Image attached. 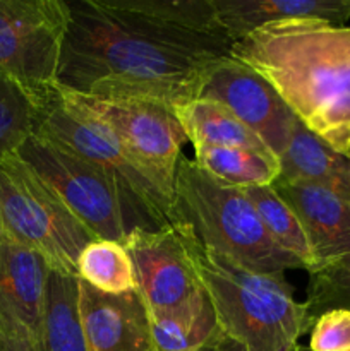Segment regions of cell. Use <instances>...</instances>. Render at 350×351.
Segmentation results:
<instances>
[{
	"label": "cell",
	"instance_id": "5bb4252c",
	"mask_svg": "<svg viewBox=\"0 0 350 351\" xmlns=\"http://www.w3.org/2000/svg\"><path fill=\"white\" fill-rule=\"evenodd\" d=\"M213 5L232 43L277 21L319 19L345 26L350 19V0H213Z\"/></svg>",
	"mask_w": 350,
	"mask_h": 351
},
{
	"label": "cell",
	"instance_id": "e0dca14e",
	"mask_svg": "<svg viewBox=\"0 0 350 351\" xmlns=\"http://www.w3.org/2000/svg\"><path fill=\"white\" fill-rule=\"evenodd\" d=\"M154 351H196L225 338L208 291H199L184 305L150 314Z\"/></svg>",
	"mask_w": 350,
	"mask_h": 351
},
{
	"label": "cell",
	"instance_id": "3957f363",
	"mask_svg": "<svg viewBox=\"0 0 350 351\" xmlns=\"http://www.w3.org/2000/svg\"><path fill=\"white\" fill-rule=\"evenodd\" d=\"M191 232V230H189ZM196 266L220 329L244 351H295L314 319L294 298L285 273L249 269L202 247L192 235Z\"/></svg>",
	"mask_w": 350,
	"mask_h": 351
},
{
	"label": "cell",
	"instance_id": "9c48e42d",
	"mask_svg": "<svg viewBox=\"0 0 350 351\" xmlns=\"http://www.w3.org/2000/svg\"><path fill=\"white\" fill-rule=\"evenodd\" d=\"M57 89L71 105L105 127L174 197L175 171L187 137L172 106L150 99L78 95L58 86Z\"/></svg>",
	"mask_w": 350,
	"mask_h": 351
},
{
	"label": "cell",
	"instance_id": "8fae6325",
	"mask_svg": "<svg viewBox=\"0 0 350 351\" xmlns=\"http://www.w3.org/2000/svg\"><path fill=\"white\" fill-rule=\"evenodd\" d=\"M198 98L229 108L277 158L283 153L297 120L273 86L232 55L213 67Z\"/></svg>",
	"mask_w": 350,
	"mask_h": 351
},
{
	"label": "cell",
	"instance_id": "cb8c5ba5",
	"mask_svg": "<svg viewBox=\"0 0 350 351\" xmlns=\"http://www.w3.org/2000/svg\"><path fill=\"white\" fill-rule=\"evenodd\" d=\"M307 311L311 317L335 308L350 311V254L309 271Z\"/></svg>",
	"mask_w": 350,
	"mask_h": 351
},
{
	"label": "cell",
	"instance_id": "7a4b0ae2",
	"mask_svg": "<svg viewBox=\"0 0 350 351\" xmlns=\"http://www.w3.org/2000/svg\"><path fill=\"white\" fill-rule=\"evenodd\" d=\"M230 53L266 79L309 130L350 156V26L277 21L237 40Z\"/></svg>",
	"mask_w": 350,
	"mask_h": 351
},
{
	"label": "cell",
	"instance_id": "9a60e30c",
	"mask_svg": "<svg viewBox=\"0 0 350 351\" xmlns=\"http://www.w3.org/2000/svg\"><path fill=\"white\" fill-rule=\"evenodd\" d=\"M50 266L30 247L0 230V304L36 336Z\"/></svg>",
	"mask_w": 350,
	"mask_h": 351
},
{
	"label": "cell",
	"instance_id": "603a6c76",
	"mask_svg": "<svg viewBox=\"0 0 350 351\" xmlns=\"http://www.w3.org/2000/svg\"><path fill=\"white\" fill-rule=\"evenodd\" d=\"M40 99L0 77V158L16 153L36 130Z\"/></svg>",
	"mask_w": 350,
	"mask_h": 351
},
{
	"label": "cell",
	"instance_id": "2e32d148",
	"mask_svg": "<svg viewBox=\"0 0 350 351\" xmlns=\"http://www.w3.org/2000/svg\"><path fill=\"white\" fill-rule=\"evenodd\" d=\"M281 180L323 185L350 201V156L338 153L301 120H295L290 139L278 158Z\"/></svg>",
	"mask_w": 350,
	"mask_h": 351
},
{
	"label": "cell",
	"instance_id": "4316f807",
	"mask_svg": "<svg viewBox=\"0 0 350 351\" xmlns=\"http://www.w3.org/2000/svg\"><path fill=\"white\" fill-rule=\"evenodd\" d=\"M220 351H244V350L240 348V346L237 345V343L230 341V339L226 338L225 341H223V345H222V348H220Z\"/></svg>",
	"mask_w": 350,
	"mask_h": 351
},
{
	"label": "cell",
	"instance_id": "30bf717a",
	"mask_svg": "<svg viewBox=\"0 0 350 351\" xmlns=\"http://www.w3.org/2000/svg\"><path fill=\"white\" fill-rule=\"evenodd\" d=\"M137 287L150 314L172 311L205 290L192 249V233L180 223L134 230L126 239Z\"/></svg>",
	"mask_w": 350,
	"mask_h": 351
},
{
	"label": "cell",
	"instance_id": "ffe728a7",
	"mask_svg": "<svg viewBox=\"0 0 350 351\" xmlns=\"http://www.w3.org/2000/svg\"><path fill=\"white\" fill-rule=\"evenodd\" d=\"M194 161L202 171L237 189L273 185L280 177L278 158L244 147L192 146Z\"/></svg>",
	"mask_w": 350,
	"mask_h": 351
},
{
	"label": "cell",
	"instance_id": "8992f818",
	"mask_svg": "<svg viewBox=\"0 0 350 351\" xmlns=\"http://www.w3.org/2000/svg\"><path fill=\"white\" fill-rule=\"evenodd\" d=\"M0 230L71 276H78L79 254L95 240L17 153L0 158Z\"/></svg>",
	"mask_w": 350,
	"mask_h": 351
},
{
	"label": "cell",
	"instance_id": "7402d4cb",
	"mask_svg": "<svg viewBox=\"0 0 350 351\" xmlns=\"http://www.w3.org/2000/svg\"><path fill=\"white\" fill-rule=\"evenodd\" d=\"M244 194L256 209L268 235L283 252L290 254L304 266L305 271L312 267V256L307 237L301 221L290 206L277 194L271 185L242 189Z\"/></svg>",
	"mask_w": 350,
	"mask_h": 351
},
{
	"label": "cell",
	"instance_id": "6da1fadb",
	"mask_svg": "<svg viewBox=\"0 0 350 351\" xmlns=\"http://www.w3.org/2000/svg\"><path fill=\"white\" fill-rule=\"evenodd\" d=\"M57 86L78 95L180 106L201 93L232 41L161 23L115 0H72Z\"/></svg>",
	"mask_w": 350,
	"mask_h": 351
},
{
	"label": "cell",
	"instance_id": "5b68a950",
	"mask_svg": "<svg viewBox=\"0 0 350 351\" xmlns=\"http://www.w3.org/2000/svg\"><path fill=\"white\" fill-rule=\"evenodd\" d=\"M34 134L105 171L122 192L141 230L174 225L172 194L105 127L64 99L57 86L40 99Z\"/></svg>",
	"mask_w": 350,
	"mask_h": 351
},
{
	"label": "cell",
	"instance_id": "44dd1931",
	"mask_svg": "<svg viewBox=\"0 0 350 351\" xmlns=\"http://www.w3.org/2000/svg\"><path fill=\"white\" fill-rule=\"evenodd\" d=\"M78 278L106 295L139 291L132 259L126 245L95 239L82 249L75 263Z\"/></svg>",
	"mask_w": 350,
	"mask_h": 351
},
{
	"label": "cell",
	"instance_id": "4fadbf2b",
	"mask_svg": "<svg viewBox=\"0 0 350 351\" xmlns=\"http://www.w3.org/2000/svg\"><path fill=\"white\" fill-rule=\"evenodd\" d=\"M271 187L290 206L304 228L312 256L311 269L350 254L349 199L311 182L278 178Z\"/></svg>",
	"mask_w": 350,
	"mask_h": 351
},
{
	"label": "cell",
	"instance_id": "52a82bcc",
	"mask_svg": "<svg viewBox=\"0 0 350 351\" xmlns=\"http://www.w3.org/2000/svg\"><path fill=\"white\" fill-rule=\"evenodd\" d=\"M16 153L95 239L126 243L139 228L115 182L93 163L38 134Z\"/></svg>",
	"mask_w": 350,
	"mask_h": 351
},
{
	"label": "cell",
	"instance_id": "d4e9b609",
	"mask_svg": "<svg viewBox=\"0 0 350 351\" xmlns=\"http://www.w3.org/2000/svg\"><path fill=\"white\" fill-rule=\"evenodd\" d=\"M311 351H350V311L335 308L319 315L311 329Z\"/></svg>",
	"mask_w": 350,
	"mask_h": 351
},
{
	"label": "cell",
	"instance_id": "d6986e66",
	"mask_svg": "<svg viewBox=\"0 0 350 351\" xmlns=\"http://www.w3.org/2000/svg\"><path fill=\"white\" fill-rule=\"evenodd\" d=\"M174 112L184 129L187 143L192 146L244 147L273 154L249 127L213 99L196 98L185 105L175 106Z\"/></svg>",
	"mask_w": 350,
	"mask_h": 351
},
{
	"label": "cell",
	"instance_id": "7c38bea8",
	"mask_svg": "<svg viewBox=\"0 0 350 351\" xmlns=\"http://www.w3.org/2000/svg\"><path fill=\"white\" fill-rule=\"evenodd\" d=\"M78 308L89 351H154L139 291L106 295L78 278Z\"/></svg>",
	"mask_w": 350,
	"mask_h": 351
},
{
	"label": "cell",
	"instance_id": "484cf974",
	"mask_svg": "<svg viewBox=\"0 0 350 351\" xmlns=\"http://www.w3.org/2000/svg\"><path fill=\"white\" fill-rule=\"evenodd\" d=\"M0 351H38L36 336L0 304Z\"/></svg>",
	"mask_w": 350,
	"mask_h": 351
},
{
	"label": "cell",
	"instance_id": "83f0119b",
	"mask_svg": "<svg viewBox=\"0 0 350 351\" xmlns=\"http://www.w3.org/2000/svg\"><path fill=\"white\" fill-rule=\"evenodd\" d=\"M225 339H226V336H225V338L220 339V341H216V343H213V345L206 346V348L196 350V351H220V348H222V345H223V341H225Z\"/></svg>",
	"mask_w": 350,
	"mask_h": 351
},
{
	"label": "cell",
	"instance_id": "277c9868",
	"mask_svg": "<svg viewBox=\"0 0 350 351\" xmlns=\"http://www.w3.org/2000/svg\"><path fill=\"white\" fill-rule=\"evenodd\" d=\"M172 206L175 223L191 230L206 249L261 273L304 269L271 240L242 189L215 180L185 156L175 171Z\"/></svg>",
	"mask_w": 350,
	"mask_h": 351
},
{
	"label": "cell",
	"instance_id": "ac0fdd59",
	"mask_svg": "<svg viewBox=\"0 0 350 351\" xmlns=\"http://www.w3.org/2000/svg\"><path fill=\"white\" fill-rule=\"evenodd\" d=\"M38 351H89L78 308V276L50 269L36 332Z\"/></svg>",
	"mask_w": 350,
	"mask_h": 351
},
{
	"label": "cell",
	"instance_id": "ba28073f",
	"mask_svg": "<svg viewBox=\"0 0 350 351\" xmlns=\"http://www.w3.org/2000/svg\"><path fill=\"white\" fill-rule=\"evenodd\" d=\"M67 0H0V77L45 98L57 86Z\"/></svg>",
	"mask_w": 350,
	"mask_h": 351
}]
</instances>
